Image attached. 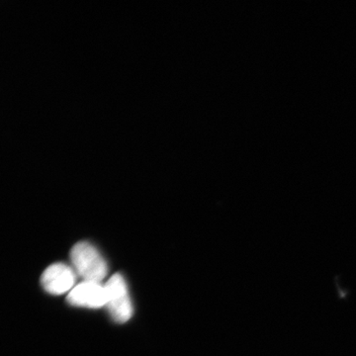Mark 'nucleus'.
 I'll list each match as a JSON object with an SVG mask.
<instances>
[{
    "label": "nucleus",
    "mask_w": 356,
    "mask_h": 356,
    "mask_svg": "<svg viewBox=\"0 0 356 356\" xmlns=\"http://www.w3.org/2000/svg\"><path fill=\"white\" fill-rule=\"evenodd\" d=\"M70 259L74 270L83 281L100 283L108 273V267L102 255L88 242L77 243L70 252Z\"/></svg>",
    "instance_id": "nucleus-1"
},
{
    "label": "nucleus",
    "mask_w": 356,
    "mask_h": 356,
    "mask_svg": "<svg viewBox=\"0 0 356 356\" xmlns=\"http://www.w3.org/2000/svg\"><path fill=\"white\" fill-rule=\"evenodd\" d=\"M106 307L117 323H126L133 315V306L127 285L121 274L116 273L105 284Z\"/></svg>",
    "instance_id": "nucleus-2"
},
{
    "label": "nucleus",
    "mask_w": 356,
    "mask_h": 356,
    "mask_svg": "<svg viewBox=\"0 0 356 356\" xmlns=\"http://www.w3.org/2000/svg\"><path fill=\"white\" fill-rule=\"evenodd\" d=\"M67 302L72 306L97 309L106 306V291L100 283L83 281L72 288L67 295Z\"/></svg>",
    "instance_id": "nucleus-4"
},
{
    "label": "nucleus",
    "mask_w": 356,
    "mask_h": 356,
    "mask_svg": "<svg viewBox=\"0 0 356 356\" xmlns=\"http://www.w3.org/2000/svg\"><path fill=\"white\" fill-rule=\"evenodd\" d=\"M42 286L53 295L70 292L76 283V273L65 264H55L44 271L41 278Z\"/></svg>",
    "instance_id": "nucleus-3"
}]
</instances>
